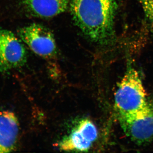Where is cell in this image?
I'll return each instance as SVG.
<instances>
[{
	"instance_id": "6da1fadb",
	"label": "cell",
	"mask_w": 153,
	"mask_h": 153,
	"mask_svg": "<svg viewBox=\"0 0 153 153\" xmlns=\"http://www.w3.org/2000/svg\"><path fill=\"white\" fill-rule=\"evenodd\" d=\"M75 24L91 40L109 45L114 39L115 0H69Z\"/></svg>"
},
{
	"instance_id": "7a4b0ae2",
	"label": "cell",
	"mask_w": 153,
	"mask_h": 153,
	"mask_svg": "<svg viewBox=\"0 0 153 153\" xmlns=\"http://www.w3.org/2000/svg\"><path fill=\"white\" fill-rule=\"evenodd\" d=\"M118 117L135 112L147 104L146 94L139 72L128 61L114 97Z\"/></svg>"
},
{
	"instance_id": "3957f363",
	"label": "cell",
	"mask_w": 153,
	"mask_h": 153,
	"mask_svg": "<svg viewBox=\"0 0 153 153\" xmlns=\"http://www.w3.org/2000/svg\"><path fill=\"white\" fill-rule=\"evenodd\" d=\"M121 127L126 135L138 145L153 140V105L147 103L135 112L118 117Z\"/></svg>"
},
{
	"instance_id": "277c9868",
	"label": "cell",
	"mask_w": 153,
	"mask_h": 153,
	"mask_svg": "<svg viewBox=\"0 0 153 153\" xmlns=\"http://www.w3.org/2000/svg\"><path fill=\"white\" fill-rule=\"evenodd\" d=\"M19 37L36 54L45 58L55 56L57 47L52 32L44 26L38 24H31L21 28Z\"/></svg>"
},
{
	"instance_id": "5b68a950",
	"label": "cell",
	"mask_w": 153,
	"mask_h": 153,
	"mask_svg": "<svg viewBox=\"0 0 153 153\" xmlns=\"http://www.w3.org/2000/svg\"><path fill=\"white\" fill-rule=\"evenodd\" d=\"M27 52L20 39L0 27V71L7 72L24 65Z\"/></svg>"
},
{
	"instance_id": "8992f818",
	"label": "cell",
	"mask_w": 153,
	"mask_h": 153,
	"mask_svg": "<svg viewBox=\"0 0 153 153\" xmlns=\"http://www.w3.org/2000/svg\"><path fill=\"white\" fill-rule=\"evenodd\" d=\"M97 128L90 120L80 121L71 134L65 137L59 144L60 149L65 151L86 152L97 138Z\"/></svg>"
},
{
	"instance_id": "52a82bcc",
	"label": "cell",
	"mask_w": 153,
	"mask_h": 153,
	"mask_svg": "<svg viewBox=\"0 0 153 153\" xmlns=\"http://www.w3.org/2000/svg\"><path fill=\"white\" fill-rule=\"evenodd\" d=\"M19 133L16 115L8 111H0V151L8 153L15 149Z\"/></svg>"
},
{
	"instance_id": "ba28073f",
	"label": "cell",
	"mask_w": 153,
	"mask_h": 153,
	"mask_svg": "<svg viewBox=\"0 0 153 153\" xmlns=\"http://www.w3.org/2000/svg\"><path fill=\"white\" fill-rule=\"evenodd\" d=\"M22 5L27 13L37 17L49 18L66 11L68 0H22Z\"/></svg>"
},
{
	"instance_id": "9c48e42d",
	"label": "cell",
	"mask_w": 153,
	"mask_h": 153,
	"mask_svg": "<svg viewBox=\"0 0 153 153\" xmlns=\"http://www.w3.org/2000/svg\"><path fill=\"white\" fill-rule=\"evenodd\" d=\"M153 36V0H139Z\"/></svg>"
},
{
	"instance_id": "30bf717a",
	"label": "cell",
	"mask_w": 153,
	"mask_h": 153,
	"mask_svg": "<svg viewBox=\"0 0 153 153\" xmlns=\"http://www.w3.org/2000/svg\"><path fill=\"white\" fill-rule=\"evenodd\" d=\"M0 153H1V151H0Z\"/></svg>"
}]
</instances>
